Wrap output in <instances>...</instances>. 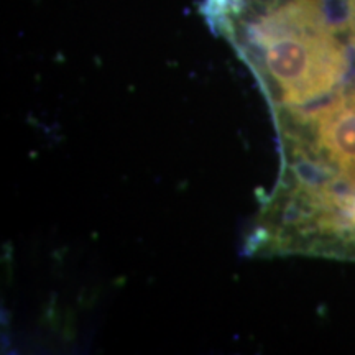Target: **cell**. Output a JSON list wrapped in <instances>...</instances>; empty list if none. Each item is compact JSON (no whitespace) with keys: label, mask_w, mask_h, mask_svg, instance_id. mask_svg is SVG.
Masks as SVG:
<instances>
[{"label":"cell","mask_w":355,"mask_h":355,"mask_svg":"<svg viewBox=\"0 0 355 355\" xmlns=\"http://www.w3.org/2000/svg\"><path fill=\"white\" fill-rule=\"evenodd\" d=\"M318 146L355 184V91L343 92L313 114Z\"/></svg>","instance_id":"obj_1"},{"label":"cell","mask_w":355,"mask_h":355,"mask_svg":"<svg viewBox=\"0 0 355 355\" xmlns=\"http://www.w3.org/2000/svg\"><path fill=\"white\" fill-rule=\"evenodd\" d=\"M319 225L355 242V189L322 188L316 196Z\"/></svg>","instance_id":"obj_2"},{"label":"cell","mask_w":355,"mask_h":355,"mask_svg":"<svg viewBox=\"0 0 355 355\" xmlns=\"http://www.w3.org/2000/svg\"><path fill=\"white\" fill-rule=\"evenodd\" d=\"M337 28L347 43L350 58L355 60V0H326Z\"/></svg>","instance_id":"obj_3"}]
</instances>
